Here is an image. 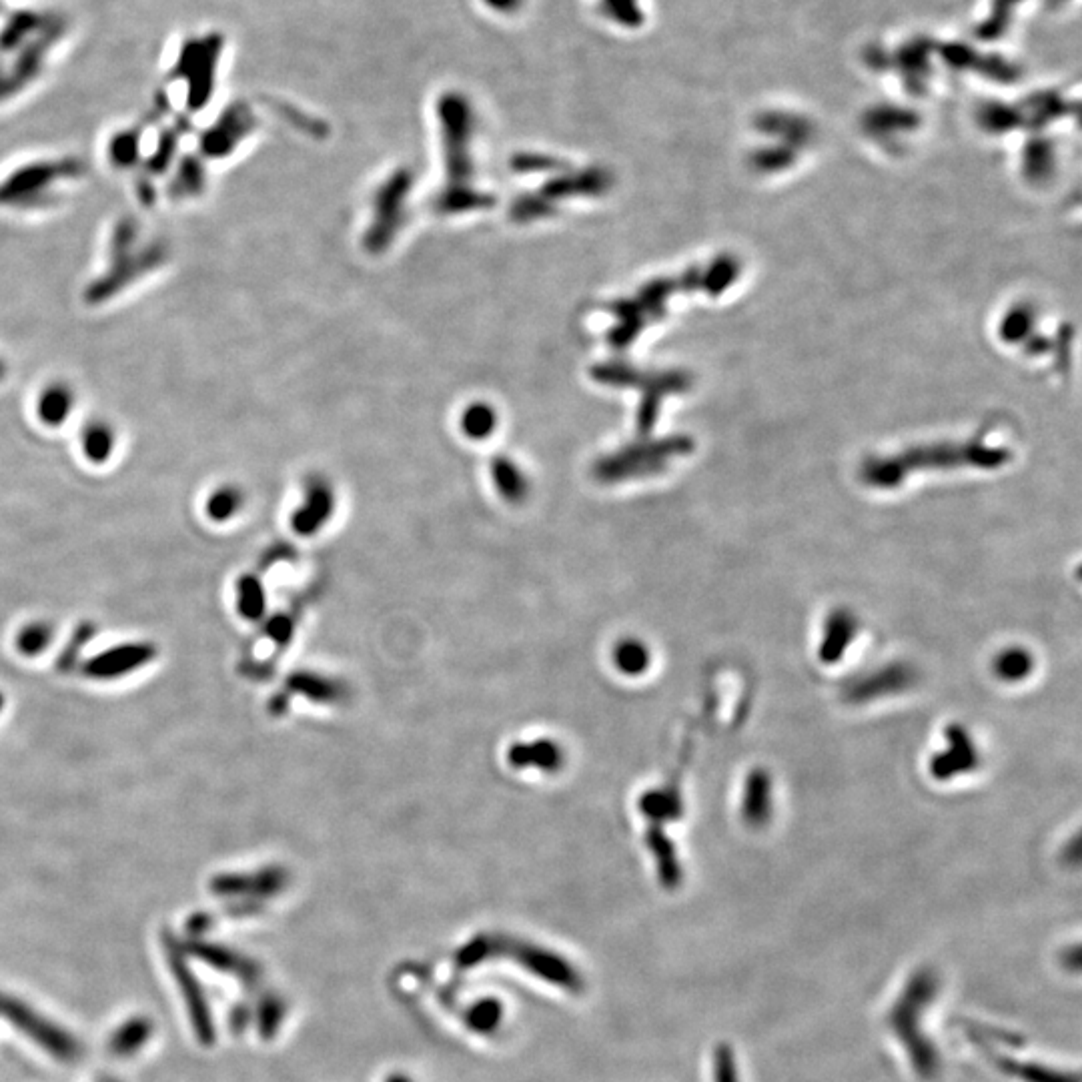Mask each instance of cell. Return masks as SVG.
I'll return each mask as SVG.
<instances>
[{"label": "cell", "mask_w": 1082, "mask_h": 1082, "mask_svg": "<svg viewBox=\"0 0 1082 1082\" xmlns=\"http://www.w3.org/2000/svg\"><path fill=\"white\" fill-rule=\"evenodd\" d=\"M329 513H331V497L327 495V491H323V487H317V491H313L307 497L305 505L293 515V527L301 535L315 533L321 529Z\"/></svg>", "instance_id": "16"}, {"label": "cell", "mask_w": 1082, "mask_h": 1082, "mask_svg": "<svg viewBox=\"0 0 1082 1082\" xmlns=\"http://www.w3.org/2000/svg\"><path fill=\"white\" fill-rule=\"evenodd\" d=\"M289 696H301L317 706H339L349 698L347 684L321 672H295L287 680Z\"/></svg>", "instance_id": "9"}, {"label": "cell", "mask_w": 1082, "mask_h": 1082, "mask_svg": "<svg viewBox=\"0 0 1082 1082\" xmlns=\"http://www.w3.org/2000/svg\"><path fill=\"white\" fill-rule=\"evenodd\" d=\"M189 950L193 956H197L199 960H203L205 964L221 970V972H229V974H235L237 978L245 980V982H255L261 974L259 966L229 950V948H223V946H217V944H209V942H201V940H195L189 944Z\"/></svg>", "instance_id": "11"}, {"label": "cell", "mask_w": 1082, "mask_h": 1082, "mask_svg": "<svg viewBox=\"0 0 1082 1082\" xmlns=\"http://www.w3.org/2000/svg\"><path fill=\"white\" fill-rule=\"evenodd\" d=\"M165 950H167V962L173 970V976L179 984V990L187 1002V1010H189V1018H191V1024H193V1030L199 1038L201 1044H213L215 1042V1026H213V1018H211V1010H209V1004H207V998H205V992L199 984V980L195 978V974L191 972L189 964H187V958L183 954V948L177 944V940L169 934L165 936Z\"/></svg>", "instance_id": "3"}, {"label": "cell", "mask_w": 1082, "mask_h": 1082, "mask_svg": "<svg viewBox=\"0 0 1082 1082\" xmlns=\"http://www.w3.org/2000/svg\"><path fill=\"white\" fill-rule=\"evenodd\" d=\"M934 992V972L920 968L908 978L892 1008L886 1012V1030L894 1036L906 1054L912 1072L920 1078H934L940 1070V1054L924 1026Z\"/></svg>", "instance_id": "1"}, {"label": "cell", "mask_w": 1082, "mask_h": 1082, "mask_svg": "<svg viewBox=\"0 0 1082 1082\" xmlns=\"http://www.w3.org/2000/svg\"><path fill=\"white\" fill-rule=\"evenodd\" d=\"M612 662L614 668L624 676H642L652 664V654L644 642L626 638L614 646Z\"/></svg>", "instance_id": "15"}, {"label": "cell", "mask_w": 1082, "mask_h": 1082, "mask_svg": "<svg viewBox=\"0 0 1082 1082\" xmlns=\"http://www.w3.org/2000/svg\"><path fill=\"white\" fill-rule=\"evenodd\" d=\"M289 882V874L283 868L269 866L255 872L221 874L211 880V892L229 898H269L279 894Z\"/></svg>", "instance_id": "6"}, {"label": "cell", "mask_w": 1082, "mask_h": 1082, "mask_svg": "<svg viewBox=\"0 0 1082 1082\" xmlns=\"http://www.w3.org/2000/svg\"><path fill=\"white\" fill-rule=\"evenodd\" d=\"M0 375H3V365H0Z\"/></svg>", "instance_id": "27"}, {"label": "cell", "mask_w": 1082, "mask_h": 1082, "mask_svg": "<svg viewBox=\"0 0 1082 1082\" xmlns=\"http://www.w3.org/2000/svg\"><path fill=\"white\" fill-rule=\"evenodd\" d=\"M53 636H55V630H53V626L49 622L27 624L25 628H21V632L17 636V650H19V654H23L27 658L41 656L51 646Z\"/></svg>", "instance_id": "18"}, {"label": "cell", "mask_w": 1082, "mask_h": 1082, "mask_svg": "<svg viewBox=\"0 0 1082 1082\" xmlns=\"http://www.w3.org/2000/svg\"><path fill=\"white\" fill-rule=\"evenodd\" d=\"M241 493L233 487H221L219 491H215L209 499H207V515L217 521V523H223L227 521L229 517H233L239 509H241Z\"/></svg>", "instance_id": "19"}, {"label": "cell", "mask_w": 1082, "mask_h": 1082, "mask_svg": "<svg viewBox=\"0 0 1082 1082\" xmlns=\"http://www.w3.org/2000/svg\"><path fill=\"white\" fill-rule=\"evenodd\" d=\"M712 1074H714V1082H740L738 1062H736V1058H734L732 1048L720 1046V1048L716 1050Z\"/></svg>", "instance_id": "23"}, {"label": "cell", "mask_w": 1082, "mask_h": 1082, "mask_svg": "<svg viewBox=\"0 0 1082 1082\" xmlns=\"http://www.w3.org/2000/svg\"><path fill=\"white\" fill-rule=\"evenodd\" d=\"M295 626H297V620L293 614H277L265 620L263 632L277 646V650H283L293 640Z\"/></svg>", "instance_id": "21"}, {"label": "cell", "mask_w": 1082, "mask_h": 1082, "mask_svg": "<svg viewBox=\"0 0 1082 1082\" xmlns=\"http://www.w3.org/2000/svg\"><path fill=\"white\" fill-rule=\"evenodd\" d=\"M103 1082H115V1080H103Z\"/></svg>", "instance_id": "28"}, {"label": "cell", "mask_w": 1082, "mask_h": 1082, "mask_svg": "<svg viewBox=\"0 0 1082 1082\" xmlns=\"http://www.w3.org/2000/svg\"><path fill=\"white\" fill-rule=\"evenodd\" d=\"M283 1020V1004L277 998H269L259 1008V1032L263 1038H271Z\"/></svg>", "instance_id": "24"}, {"label": "cell", "mask_w": 1082, "mask_h": 1082, "mask_svg": "<svg viewBox=\"0 0 1082 1082\" xmlns=\"http://www.w3.org/2000/svg\"><path fill=\"white\" fill-rule=\"evenodd\" d=\"M3 710H5V694L0 692V712H3Z\"/></svg>", "instance_id": "25"}, {"label": "cell", "mask_w": 1082, "mask_h": 1082, "mask_svg": "<svg viewBox=\"0 0 1082 1082\" xmlns=\"http://www.w3.org/2000/svg\"><path fill=\"white\" fill-rule=\"evenodd\" d=\"M389 1082H409V1080H405L401 1076H395V1078H389Z\"/></svg>", "instance_id": "26"}, {"label": "cell", "mask_w": 1082, "mask_h": 1082, "mask_svg": "<svg viewBox=\"0 0 1082 1082\" xmlns=\"http://www.w3.org/2000/svg\"><path fill=\"white\" fill-rule=\"evenodd\" d=\"M69 407H71V395L67 389L63 387H53V389H47L41 403H39V413L45 421L49 423H59L67 417L69 413Z\"/></svg>", "instance_id": "20"}, {"label": "cell", "mask_w": 1082, "mask_h": 1082, "mask_svg": "<svg viewBox=\"0 0 1082 1082\" xmlns=\"http://www.w3.org/2000/svg\"><path fill=\"white\" fill-rule=\"evenodd\" d=\"M856 634H858V618L846 608L834 610L828 616L826 626H824V636L818 650L820 662L832 666L838 660H842L848 646L854 642Z\"/></svg>", "instance_id": "10"}, {"label": "cell", "mask_w": 1082, "mask_h": 1082, "mask_svg": "<svg viewBox=\"0 0 1082 1082\" xmlns=\"http://www.w3.org/2000/svg\"><path fill=\"white\" fill-rule=\"evenodd\" d=\"M742 816L752 828L764 826L772 816V780L762 768L754 770L746 780Z\"/></svg>", "instance_id": "12"}, {"label": "cell", "mask_w": 1082, "mask_h": 1082, "mask_svg": "<svg viewBox=\"0 0 1082 1082\" xmlns=\"http://www.w3.org/2000/svg\"><path fill=\"white\" fill-rule=\"evenodd\" d=\"M159 650L151 642H127L113 646L83 664V674L91 680H117L143 670L157 658Z\"/></svg>", "instance_id": "4"}, {"label": "cell", "mask_w": 1082, "mask_h": 1082, "mask_svg": "<svg viewBox=\"0 0 1082 1082\" xmlns=\"http://www.w3.org/2000/svg\"><path fill=\"white\" fill-rule=\"evenodd\" d=\"M237 610L247 622H261L267 616V590L255 574H245L239 578Z\"/></svg>", "instance_id": "14"}, {"label": "cell", "mask_w": 1082, "mask_h": 1082, "mask_svg": "<svg viewBox=\"0 0 1082 1082\" xmlns=\"http://www.w3.org/2000/svg\"><path fill=\"white\" fill-rule=\"evenodd\" d=\"M507 764L523 772L558 774L566 766V750L560 742L550 738H533L515 742L507 750Z\"/></svg>", "instance_id": "8"}, {"label": "cell", "mask_w": 1082, "mask_h": 1082, "mask_svg": "<svg viewBox=\"0 0 1082 1082\" xmlns=\"http://www.w3.org/2000/svg\"><path fill=\"white\" fill-rule=\"evenodd\" d=\"M946 740L948 748L936 754L930 762V772L940 782L972 772L978 766V752L972 736L960 724H952L946 728Z\"/></svg>", "instance_id": "7"}, {"label": "cell", "mask_w": 1082, "mask_h": 1082, "mask_svg": "<svg viewBox=\"0 0 1082 1082\" xmlns=\"http://www.w3.org/2000/svg\"><path fill=\"white\" fill-rule=\"evenodd\" d=\"M916 678L914 668L908 664H888L880 670L850 678L842 688V698L848 704H868L908 690L916 684Z\"/></svg>", "instance_id": "5"}, {"label": "cell", "mask_w": 1082, "mask_h": 1082, "mask_svg": "<svg viewBox=\"0 0 1082 1082\" xmlns=\"http://www.w3.org/2000/svg\"><path fill=\"white\" fill-rule=\"evenodd\" d=\"M0 1016L59 1060L69 1062L81 1056V1044L75 1036L15 996L0 994Z\"/></svg>", "instance_id": "2"}, {"label": "cell", "mask_w": 1082, "mask_h": 1082, "mask_svg": "<svg viewBox=\"0 0 1082 1082\" xmlns=\"http://www.w3.org/2000/svg\"><path fill=\"white\" fill-rule=\"evenodd\" d=\"M151 1034L153 1022L147 1016H133L113 1032L109 1048L115 1056H133L149 1042Z\"/></svg>", "instance_id": "13"}, {"label": "cell", "mask_w": 1082, "mask_h": 1082, "mask_svg": "<svg viewBox=\"0 0 1082 1082\" xmlns=\"http://www.w3.org/2000/svg\"><path fill=\"white\" fill-rule=\"evenodd\" d=\"M85 453L89 459L93 461H105L113 449V437L109 433V429L105 427H95L91 431H87L85 435Z\"/></svg>", "instance_id": "22"}, {"label": "cell", "mask_w": 1082, "mask_h": 1082, "mask_svg": "<svg viewBox=\"0 0 1082 1082\" xmlns=\"http://www.w3.org/2000/svg\"><path fill=\"white\" fill-rule=\"evenodd\" d=\"M1032 656L1024 648H1008L994 660V674L1008 684L1024 680L1032 672Z\"/></svg>", "instance_id": "17"}]
</instances>
